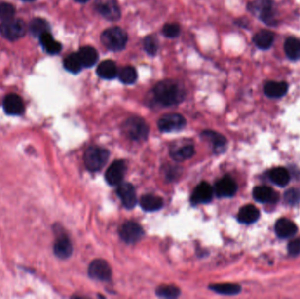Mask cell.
<instances>
[{
	"label": "cell",
	"mask_w": 300,
	"mask_h": 299,
	"mask_svg": "<svg viewBox=\"0 0 300 299\" xmlns=\"http://www.w3.org/2000/svg\"><path fill=\"white\" fill-rule=\"evenodd\" d=\"M202 135L207 139L208 141L212 142L213 145V150L216 152H220L224 149L226 144V140L224 136H222L221 134H218L214 131H205Z\"/></svg>",
	"instance_id": "4dcf8cb0"
},
{
	"label": "cell",
	"mask_w": 300,
	"mask_h": 299,
	"mask_svg": "<svg viewBox=\"0 0 300 299\" xmlns=\"http://www.w3.org/2000/svg\"><path fill=\"white\" fill-rule=\"evenodd\" d=\"M156 295L164 299H176L180 296V290L175 285H161L156 289Z\"/></svg>",
	"instance_id": "836d02e7"
},
{
	"label": "cell",
	"mask_w": 300,
	"mask_h": 299,
	"mask_svg": "<svg viewBox=\"0 0 300 299\" xmlns=\"http://www.w3.org/2000/svg\"><path fill=\"white\" fill-rule=\"evenodd\" d=\"M119 236L126 243L134 244L142 240L144 230L142 225L134 221H126L119 227Z\"/></svg>",
	"instance_id": "52a82bcc"
},
{
	"label": "cell",
	"mask_w": 300,
	"mask_h": 299,
	"mask_svg": "<svg viewBox=\"0 0 300 299\" xmlns=\"http://www.w3.org/2000/svg\"><path fill=\"white\" fill-rule=\"evenodd\" d=\"M89 276L92 279L99 281H108L112 276L110 265L101 259L94 260L89 266Z\"/></svg>",
	"instance_id": "8fae6325"
},
{
	"label": "cell",
	"mask_w": 300,
	"mask_h": 299,
	"mask_svg": "<svg viewBox=\"0 0 300 299\" xmlns=\"http://www.w3.org/2000/svg\"><path fill=\"white\" fill-rule=\"evenodd\" d=\"M284 200L289 205H295L300 202V190L297 189H290L284 194Z\"/></svg>",
	"instance_id": "74e56055"
},
{
	"label": "cell",
	"mask_w": 300,
	"mask_h": 299,
	"mask_svg": "<svg viewBox=\"0 0 300 299\" xmlns=\"http://www.w3.org/2000/svg\"><path fill=\"white\" fill-rule=\"evenodd\" d=\"M253 197L256 200L260 203H268L275 202L277 198L276 193L271 188L268 186H257L253 189Z\"/></svg>",
	"instance_id": "7402d4cb"
},
{
	"label": "cell",
	"mask_w": 300,
	"mask_h": 299,
	"mask_svg": "<svg viewBox=\"0 0 300 299\" xmlns=\"http://www.w3.org/2000/svg\"><path fill=\"white\" fill-rule=\"evenodd\" d=\"M140 205L146 212H155L163 206V200L162 197H158L152 194H147L141 197Z\"/></svg>",
	"instance_id": "44dd1931"
},
{
	"label": "cell",
	"mask_w": 300,
	"mask_h": 299,
	"mask_svg": "<svg viewBox=\"0 0 300 299\" xmlns=\"http://www.w3.org/2000/svg\"><path fill=\"white\" fill-rule=\"evenodd\" d=\"M97 74L99 77L104 79H112L118 74V70L114 62L111 60L104 61L100 63L97 69Z\"/></svg>",
	"instance_id": "4316f807"
},
{
	"label": "cell",
	"mask_w": 300,
	"mask_h": 299,
	"mask_svg": "<svg viewBox=\"0 0 300 299\" xmlns=\"http://www.w3.org/2000/svg\"><path fill=\"white\" fill-rule=\"evenodd\" d=\"M260 212L252 205H244L238 213V221L242 224H252L259 219Z\"/></svg>",
	"instance_id": "ffe728a7"
},
{
	"label": "cell",
	"mask_w": 300,
	"mask_h": 299,
	"mask_svg": "<svg viewBox=\"0 0 300 299\" xmlns=\"http://www.w3.org/2000/svg\"><path fill=\"white\" fill-rule=\"evenodd\" d=\"M77 55L82 62L83 67H92L99 59V54L97 50L89 46L81 47L79 49Z\"/></svg>",
	"instance_id": "603a6c76"
},
{
	"label": "cell",
	"mask_w": 300,
	"mask_h": 299,
	"mask_svg": "<svg viewBox=\"0 0 300 299\" xmlns=\"http://www.w3.org/2000/svg\"><path fill=\"white\" fill-rule=\"evenodd\" d=\"M109 155L108 150L99 147H91L84 153V163L90 171L96 172L107 164Z\"/></svg>",
	"instance_id": "277c9868"
},
{
	"label": "cell",
	"mask_w": 300,
	"mask_h": 299,
	"mask_svg": "<svg viewBox=\"0 0 300 299\" xmlns=\"http://www.w3.org/2000/svg\"><path fill=\"white\" fill-rule=\"evenodd\" d=\"M144 49L150 55H155L158 51L157 40L153 36H147L143 40Z\"/></svg>",
	"instance_id": "d590c367"
},
{
	"label": "cell",
	"mask_w": 300,
	"mask_h": 299,
	"mask_svg": "<svg viewBox=\"0 0 300 299\" xmlns=\"http://www.w3.org/2000/svg\"><path fill=\"white\" fill-rule=\"evenodd\" d=\"M117 194L123 205L127 209H133L137 203V197L134 186L129 183H121L118 185Z\"/></svg>",
	"instance_id": "7c38bea8"
},
{
	"label": "cell",
	"mask_w": 300,
	"mask_h": 299,
	"mask_svg": "<svg viewBox=\"0 0 300 299\" xmlns=\"http://www.w3.org/2000/svg\"><path fill=\"white\" fill-rule=\"evenodd\" d=\"M284 52L289 59L297 61L300 59V39L296 37H289L284 42Z\"/></svg>",
	"instance_id": "d4e9b609"
},
{
	"label": "cell",
	"mask_w": 300,
	"mask_h": 299,
	"mask_svg": "<svg viewBox=\"0 0 300 299\" xmlns=\"http://www.w3.org/2000/svg\"><path fill=\"white\" fill-rule=\"evenodd\" d=\"M63 65H64V68L69 72L74 73V74H76V73L80 72L81 70H82V68L83 67L82 62H81V60H80L78 55H77V53H73V54H71V55L67 56L65 58V60H64V62H63Z\"/></svg>",
	"instance_id": "1f68e13d"
},
{
	"label": "cell",
	"mask_w": 300,
	"mask_h": 299,
	"mask_svg": "<svg viewBox=\"0 0 300 299\" xmlns=\"http://www.w3.org/2000/svg\"><path fill=\"white\" fill-rule=\"evenodd\" d=\"M248 8L263 23L268 26L276 25V12L273 0H255L249 4Z\"/></svg>",
	"instance_id": "7a4b0ae2"
},
{
	"label": "cell",
	"mask_w": 300,
	"mask_h": 299,
	"mask_svg": "<svg viewBox=\"0 0 300 299\" xmlns=\"http://www.w3.org/2000/svg\"><path fill=\"white\" fill-rule=\"evenodd\" d=\"M100 39L105 47L112 51H120L126 47L127 35L122 28L115 27L103 32Z\"/></svg>",
	"instance_id": "3957f363"
},
{
	"label": "cell",
	"mask_w": 300,
	"mask_h": 299,
	"mask_svg": "<svg viewBox=\"0 0 300 299\" xmlns=\"http://www.w3.org/2000/svg\"><path fill=\"white\" fill-rule=\"evenodd\" d=\"M95 7L107 20L115 21L120 18V10L116 0H97Z\"/></svg>",
	"instance_id": "9c48e42d"
},
{
	"label": "cell",
	"mask_w": 300,
	"mask_h": 299,
	"mask_svg": "<svg viewBox=\"0 0 300 299\" xmlns=\"http://www.w3.org/2000/svg\"><path fill=\"white\" fill-rule=\"evenodd\" d=\"M73 248L70 239L66 235H60L54 244V253L60 259H67L72 255Z\"/></svg>",
	"instance_id": "ac0fdd59"
},
{
	"label": "cell",
	"mask_w": 300,
	"mask_h": 299,
	"mask_svg": "<svg viewBox=\"0 0 300 299\" xmlns=\"http://www.w3.org/2000/svg\"><path fill=\"white\" fill-rule=\"evenodd\" d=\"M268 177L275 185L280 187L286 186L291 180V176L288 170L283 167H277L271 169L268 173Z\"/></svg>",
	"instance_id": "cb8c5ba5"
},
{
	"label": "cell",
	"mask_w": 300,
	"mask_h": 299,
	"mask_svg": "<svg viewBox=\"0 0 300 299\" xmlns=\"http://www.w3.org/2000/svg\"><path fill=\"white\" fill-rule=\"evenodd\" d=\"M15 8L12 4L9 3H0V20L1 21H7V20L14 19L15 15Z\"/></svg>",
	"instance_id": "e575fe53"
},
{
	"label": "cell",
	"mask_w": 300,
	"mask_h": 299,
	"mask_svg": "<svg viewBox=\"0 0 300 299\" xmlns=\"http://www.w3.org/2000/svg\"><path fill=\"white\" fill-rule=\"evenodd\" d=\"M29 31L35 37H40L45 33L49 32V25L46 20L40 18H36L32 20L29 24Z\"/></svg>",
	"instance_id": "f546056e"
},
{
	"label": "cell",
	"mask_w": 300,
	"mask_h": 299,
	"mask_svg": "<svg viewBox=\"0 0 300 299\" xmlns=\"http://www.w3.org/2000/svg\"><path fill=\"white\" fill-rule=\"evenodd\" d=\"M126 171L125 161L122 160L113 161L106 172V180L112 186H118L122 183Z\"/></svg>",
	"instance_id": "30bf717a"
},
{
	"label": "cell",
	"mask_w": 300,
	"mask_h": 299,
	"mask_svg": "<svg viewBox=\"0 0 300 299\" xmlns=\"http://www.w3.org/2000/svg\"><path fill=\"white\" fill-rule=\"evenodd\" d=\"M275 231L276 235L283 239H286L289 237L293 236L298 232V227L296 224L288 219H280L276 221L275 224Z\"/></svg>",
	"instance_id": "e0dca14e"
},
{
	"label": "cell",
	"mask_w": 300,
	"mask_h": 299,
	"mask_svg": "<svg viewBox=\"0 0 300 299\" xmlns=\"http://www.w3.org/2000/svg\"><path fill=\"white\" fill-rule=\"evenodd\" d=\"M237 189L236 183L233 178L225 176L216 183L213 189L219 197H231L235 195Z\"/></svg>",
	"instance_id": "4fadbf2b"
},
{
	"label": "cell",
	"mask_w": 300,
	"mask_h": 299,
	"mask_svg": "<svg viewBox=\"0 0 300 299\" xmlns=\"http://www.w3.org/2000/svg\"><path fill=\"white\" fill-rule=\"evenodd\" d=\"M288 252L291 256H297L300 254V238L290 241Z\"/></svg>",
	"instance_id": "f35d334b"
},
{
	"label": "cell",
	"mask_w": 300,
	"mask_h": 299,
	"mask_svg": "<svg viewBox=\"0 0 300 299\" xmlns=\"http://www.w3.org/2000/svg\"><path fill=\"white\" fill-rule=\"evenodd\" d=\"M288 91V83L280 81H268L265 83L264 93L269 99H280Z\"/></svg>",
	"instance_id": "2e32d148"
},
{
	"label": "cell",
	"mask_w": 300,
	"mask_h": 299,
	"mask_svg": "<svg viewBox=\"0 0 300 299\" xmlns=\"http://www.w3.org/2000/svg\"><path fill=\"white\" fill-rule=\"evenodd\" d=\"M274 34L269 30H261L253 37V42L262 50H267L272 47L274 42Z\"/></svg>",
	"instance_id": "d6986e66"
},
{
	"label": "cell",
	"mask_w": 300,
	"mask_h": 299,
	"mask_svg": "<svg viewBox=\"0 0 300 299\" xmlns=\"http://www.w3.org/2000/svg\"><path fill=\"white\" fill-rule=\"evenodd\" d=\"M158 128L163 133H171L183 129L186 125V118L178 113H169L158 120Z\"/></svg>",
	"instance_id": "ba28073f"
},
{
	"label": "cell",
	"mask_w": 300,
	"mask_h": 299,
	"mask_svg": "<svg viewBox=\"0 0 300 299\" xmlns=\"http://www.w3.org/2000/svg\"><path fill=\"white\" fill-rule=\"evenodd\" d=\"M210 289L219 294L228 296L236 295L241 291V286L239 284H211Z\"/></svg>",
	"instance_id": "f1b7e54d"
},
{
	"label": "cell",
	"mask_w": 300,
	"mask_h": 299,
	"mask_svg": "<svg viewBox=\"0 0 300 299\" xmlns=\"http://www.w3.org/2000/svg\"><path fill=\"white\" fill-rule=\"evenodd\" d=\"M118 77L125 84H133L137 80V72L134 67L126 66L118 71Z\"/></svg>",
	"instance_id": "d6a6232c"
},
{
	"label": "cell",
	"mask_w": 300,
	"mask_h": 299,
	"mask_svg": "<svg viewBox=\"0 0 300 299\" xmlns=\"http://www.w3.org/2000/svg\"><path fill=\"white\" fill-rule=\"evenodd\" d=\"M24 1H33V0H24Z\"/></svg>",
	"instance_id": "60d3db41"
},
{
	"label": "cell",
	"mask_w": 300,
	"mask_h": 299,
	"mask_svg": "<svg viewBox=\"0 0 300 299\" xmlns=\"http://www.w3.org/2000/svg\"><path fill=\"white\" fill-rule=\"evenodd\" d=\"M75 1H77V2H80V3H85V2H87L88 0H75Z\"/></svg>",
	"instance_id": "ab89813d"
},
{
	"label": "cell",
	"mask_w": 300,
	"mask_h": 299,
	"mask_svg": "<svg viewBox=\"0 0 300 299\" xmlns=\"http://www.w3.org/2000/svg\"><path fill=\"white\" fill-rule=\"evenodd\" d=\"M214 189L206 182H202L194 189L191 196V203L193 205L206 204L213 199Z\"/></svg>",
	"instance_id": "5bb4252c"
},
{
	"label": "cell",
	"mask_w": 300,
	"mask_h": 299,
	"mask_svg": "<svg viewBox=\"0 0 300 299\" xmlns=\"http://www.w3.org/2000/svg\"><path fill=\"white\" fill-rule=\"evenodd\" d=\"M154 96L160 105L163 107H172L184 100L186 91L178 81L167 79L155 85Z\"/></svg>",
	"instance_id": "6da1fadb"
},
{
	"label": "cell",
	"mask_w": 300,
	"mask_h": 299,
	"mask_svg": "<svg viewBox=\"0 0 300 299\" xmlns=\"http://www.w3.org/2000/svg\"><path fill=\"white\" fill-rule=\"evenodd\" d=\"M123 131L134 141H143L148 137L150 129L144 119L139 117H132L124 123Z\"/></svg>",
	"instance_id": "5b68a950"
},
{
	"label": "cell",
	"mask_w": 300,
	"mask_h": 299,
	"mask_svg": "<svg viewBox=\"0 0 300 299\" xmlns=\"http://www.w3.org/2000/svg\"><path fill=\"white\" fill-rule=\"evenodd\" d=\"M195 153L193 145H184L170 150V156L176 161H182L192 157Z\"/></svg>",
	"instance_id": "83f0119b"
},
{
	"label": "cell",
	"mask_w": 300,
	"mask_h": 299,
	"mask_svg": "<svg viewBox=\"0 0 300 299\" xmlns=\"http://www.w3.org/2000/svg\"><path fill=\"white\" fill-rule=\"evenodd\" d=\"M27 31V26L23 20H12L4 21L0 25V34L9 40H17L23 37Z\"/></svg>",
	"instance_id": "8992f818"
},
{
	"label": "cell",
	"mask_w": 300,
	"mask_h": 299,
	"mask_svg": "<svg viewBox=\"0 0 300 299\" xmlns=\"http://www.w3.org/2000/svg\"><path fill=\"white\" fill-rule=\"evenodd\" d=\"M162 33L168 38H176L180 34V27L176 23L166 24L162 29Z\"/></svg>",
	"instance_id": "8d00e7d4"
},
{
	"label": "cell",
	"mask_w": 300,
	"mask_h": 299,
	"mask_svg": "<svg viewBox=\"0 0 300 299\" xmlns=\"http://www.w3.org/2000/svg\"><path fill=\"white\" fill-rule=\"evenodd\" d=\"M4 110L8 115L19 116L25 111V105L23 100L19 95L9 94L4 98L3 102Z\"/></svg>",
	"instance_id": "9a60e30c"
},
{
	"label": "cell",
	"mask_w": 300,
	"mask_h": 299,
	"mask_svg": "<svg viewBox=\"0 0 300 299\" xmlns=\"http://www.w3.org/2000/svg\"><path fill=\"white\" fill-rule=\"evenodd\" d=\"M39 40H40V44L44 49L50 55H56L60 53L62 49V45L53 38V36L49 32L45 33L40 36Z\"/></svg>",
	"instance_id": "484cf974"
}]
</instances>
